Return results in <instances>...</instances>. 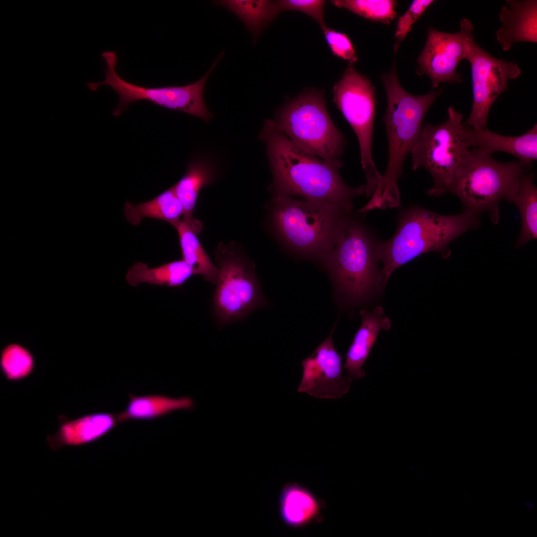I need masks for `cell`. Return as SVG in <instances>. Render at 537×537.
<instances>
[{"instance_id": "cell-1", "label": "cell", "mask_w": 537, "mask_h": 537, "mask_svg": "<svg viewBox=\"0 0 537 537\" xmlns=\"http://www.w3.org/2000/svg\"><path fill=\"white\" fill-rule=\"evenodd\" d=\"M260 139L265 144L273 181V196L297 195L352 211L353 201L366 194L364 184L354 188L339 173L341 164L330 163L301 149L275 125L264 122Z\"/></svg>"}, {"instance_id": "cell-2", "label": "cell", "mask_w": 537, "mask_h": 537, "mask_svg": "<svg viewBox=\"0 0 537 537\" xmlns=\"http://www.w3.org/2000/svg\"><path fill=\"white\" fill-rule=\"evenodd\" d=\"M480 218L464 210L458 214L445 215L418 205L402 209L394 234L386 240L378 239L375 245L385 285L396 268L421 255L436 252L448 258L451 242L479 227Z\"/></svg>"}, {"instance_id": "cell-3", "label": "cell", "mask_w": 537, "mask_h": 537, "mask_svg": "<svg viewBox=\"0 0 537 537\" xmlns=\"http://www.w3.org/2000/svg\"><path fill=\"white\" fill-rule=\"evenodd\" d=\"M387 97L383 117L388 144V160L381 182L373 193L380 209L400 206L398 181L403 174L407 156L419 138L424 117L441 90H431L424 95L406 91L397 78L395 63L381 76Z\"/></svg>"}, {"instance_id": "cell-4", "label": "cell", "mask_w": 537, "mask_h": 537, "mask_svg": "<svg viewBox=\"0 0 537 537\" xmlns=\"http://www.w3.org/2000/svg\"><path fill=\"white\" fill-rule=\"evenodd\" d=\"M377 240L352 215L336 243L319 260L338 296L347 305L362 304L385 286L375 254Z\"/></svg>"}, {"instance_id": "cell-5", "label": "cell", "mask_w": 537, "mask_h": 537, "mask_svg": "<svg viewBox=\"0 0 537 537\" xmlns=\"http://www.w3.org/2000/svg\"><path fill=\"white\" fill-rule=\"evenodd\" d=\"M270 214L274 229L289 248L320 260L335 245L352 211L319 201L272 196Z\"/></svg>"}, {"instance_id": "cell-6", "label": "cell", "mask_w": 537, "mask_h": 537, "mask_svg": "<svg viewBox=\"0 0 537 537\" xmlns=\"http://www.w3.org/2000/svg\"><path fill=\"white\" fill-rule=\"evenodd\" d=\"M527 171L519 161L499 162L482 149L472 147L457 169L448 193L460 199L462 210L480 217L487 212L497 224L500 203L511 202L521 176Z\"/></svg>"}, {"instance_id": "cell-7", "label": "cell", "mask_w": 537, "mask_h": 537, "mask_svg": "<svg viewBox=\"0 0 537 537\" xmlns=\"http://www.w3.org/2000/svg\"><path fill=\"white\" fill-rule=\"evenodd\" d=\"M276 127L296 146L330 163L343 165L347 140L334 124L322 90H305L277 110Z\"/></svg>"}, {"instance_id": "cell-8", "label": "cell", "mask_w": 537, "mask_h": 537, "mask_svg": "<svg viewBox=\"0 0 537 537\" xmlns=\"http://www.w3.org/2000/svg\"><path fill=\"white\" fill-rule=\"evenodd\" d=\"M218 274L212 295L213 315L222 328L267 306L253 262L235 243H220L214 252Z\"/></svg>"}, {"instance_id": "cell-9", "label": "cell", "mask_w": 537, "mask_h": 537, "mask_svg": "<svg viewBox=\"0 0 537 537\" xmlns=\"http://www.w3.org/2000/svg\"><path fill=\"white\" fill-rule=\"evenodd\" d=\"M462 118L461 113L449 107L447 119L438 125L425 124L410 150L412 170L423 168L433 179V186L426 191L429 195L448 192L457 169L471 148Z\"/></svg>"}, {"instance_id": "cell-10", "label": "cell", "mask_w": 537, "mask_h": 537, "mask_svg": "<svg viewBox=\"0 0 537 537\" xmlns=\"http://www.w3.org/2000/svg\"><path fill=\"white\" fill-rule=\"evenodd\" d=\"M223 55L224 53L221 52L206 73L193 83L183 86L148 88L133 84L119 77L115 70L116 53L113 51H104L101 56L105 62V80L97 83L87 82L86 84L93 91L103 85L116 91L119 100L112 110L114 116L120 115L132 102L147 100L160 106L182 111L208 122L212 114L205 104L203 89L208 78Z\"/></svg>"}, {"instance_id": "cell-11", "label": "cell", "mask_w": 537, "mask_h": 537, "mask_svg": "<svg viewBox=\"0 0 537 537\" xmlns=\"http://www.w3.org/2000/svg\"><path fill=\"white\" fill-rule=\"evenodd\" d=\"M333 92L334 102L358 138L360 163L366 179V195L370 197L378 188L382 179L372 156L376 106L375 88L367 78L352 66H348L334 87Z\"/></svg>"}, {"instance_id": "cell-12", "label": "cell", "mask_w": 537, "mask_h": 537, "mask_svg": "<svg viewBox=\"0 0 537 537\" xmlns=\"http://www.w3.org/2000/svg\"><path fill=\"white\" fill-rule=\"evenodd\" d=\"M466 60L471 67L473 103L470 114L464 124L471 128H487L488 115L497 98L508 89L510 80L521 74L513 61L495 58L478 46L472 37Z\"/></svg>"}, {"instance_id": "cell-13", "label": "cell", "mask_w": 537, "mask_h": 537, "mask_svg": "<svg viewBox=\"0 0 537 537\" xmlns=\"http://www.w3.org/2000/svg\"><path fill=\"white\" fill-rule=\"evenodd\" d=\"M473 27L467 18L460 21V30L455 33L438 31L430 27L424 49L417 59V73L427 75L435 89L442 83H461L456 72L460 62L466 59L470 40L474 37Z\"/></svg>"}, {"instance_id": "cell-14", "label": "cell", "mask_w": 537, "mask_h": 537, "mask_svg": "<svg viewBox=\"0 0 537 537\" xmlns=\"http://www.w3.org/2000/svg\"><path fill=\"white\" fill-rule=\"evenodd\" d=\"M331 334L311 356L301 361L302 379L298 392L320 399H338L350 390L353 379L343 375V357L336 350Z\"/></svg>"}, {"instance_id": "cell-15", "label": "cell", "mask_w": 537, "mask_h": 537, "mask_svg": "<svg viewBox=\"0 0 537 537\" xmlns=\"http://www.w3.org/2000/svg\"><path fill=\"white\" fill-rule=\"evenodd\" d=\"M56 432L46 437V442L53 451L65 447H78L101 439L121 424L119 413L98 412L89 413L74 419L65 415L58 417Z\"/></svg>"}, {"instance_id": "cell-16", "label": "cell", "mask_w": 537, "mask_h": 537, "mask_svg": "<svg viewBox=\"0 0 537 537\" xmlns=\"http://www.w3.org/2000/svg\"><path fill=\"white\" fill-rule=\"evenodd\" d=\"M464 125L466 140L470 148L477 147L492 155L503 152L516 156L524 168L529 171L537 159V125L519 136L502 135L485 129Z\"/></svg>"}, {"instance_id": "cell-17", "label": "cell", "mask_w": 537, "mask_h": 537, "mask_svg": "<svg viewBox=\"0 0 537 537\" xmlns=\"http://www.w3.org/2000/svg\"><path fill=\"white\" fill-rule=\"evenodd\" d=\"M499 13L496 40L505 51L517 42H537V1L507 0Z\"/></svg>"}, {"instance_id": "cell-18", "label": "cell", "mask_w": 537, "mask_h": 537, "mask_svg": "<svg viewBox=\"0 0 537 537\" xmlns=\"http://www.w3.org/2000/svg\"><path fill=\"white\" fill-rule=\"evenodd\" d=\"M381 306L375 307L372 311L362 309L359 312L361 324L355 334L346 355L343 366L348 370V375L353 379L365 376L362 367L367 359L380 331L388 330L391 327L390 319L384 316Z\"/></svg>"}, {"instance_id": "cell-19", "label": "cell", "mask_w": 537, "mask_h": 537, "mask_svg": "<svg viewBox=\"0 0 537 537\" xmlns=\"http://www.w3.org/2000/svg\"><path fill=\"white\" fill-rule=\"evenodd\" d=\"M124 410L119 413L121 423L129 421H149L179 410H188L194 402L188 396L173 397L164 394L128 395Z\"/></svg>"}, {"instance_id": "cell-20", "label": "cell", "mask_w": 537, "mask_h": 537, "mask_svg": "<svg viewBox=\"0 0 537 537\" xmlns=\"http://www.w3.org/2000/svg\"><path fill=\"white\" fill-rule=\"evenodd\" d=\"M213 178L214 172L210 165L204 160L196 159L190 162L185 174L173 186L183 206L182 220L189 225L197 235L201 231L202 225L193 217V211L200 190Z\"/></svg>"}, {"instance_id": "cell-21", "label": "cell", "mask_w": 537, "mask_h": 537, "mask_svg": "<svg viewBox=\"0 0 537 537\" xmlns=\"http://www.w3.org/2000/svg\"><path fill=\"white\" fill-rule=\"evenodd\" d=\"M123 209L127 220L132 225H137L144 218H150L166 221L175 228L184 213L173 186L148 201L134 204L127 201Z\"/></svg>"}, {"instance_id": "cell-22", "label": "cell", "mask_w": 537, "mask_h": 537, "mask_svg": "<svg viewBox=\"0 0 537 537\" xmlns=\"http://www.w3.org/2000/svg\"><path fill=\"white\" fill-rule=\"evenodd\" d=\"M193 275L191 268L181 259L154 268L142 262L136 263L128 269L126 279L129 285L134 287L145 283L178 288L181 287Z\"/></svg>"}, {"instance_id": "cell-23", "label": "cell", "mask_w": 537, "mask_h": 537, "mask_svg": "<svg viewBox=\"0 0 537 537\" xmlns=\"http://www.w3.org/2000/svg\"><path fill=\"white\" fill-rule=\"evenodd\" d=\"M533 172H525L521 177L517 192L512 200L518 208L521 228L515 246L520 248L537 237V187Z\"/></svg>"}, {"instance_id": "cell-24", "label": "cell", "mask_w": 537, "mask_h": 537, "mask_svg": "<svg viewBox=\"0 0 537 537\" xmlns=\"http://www.w3.org/2000/svg\"><path fill=\"white\" fill-rule=\"evenodd\" d=\"M214 3L234 13L251 33L255 42L262 30L280 13L276 0H225Z\"/></svg>"}, {"instance_id": "cell-25", "label": "cell", "mask_w": 537, "mask_h": 537, "mask_svg": "<svg viewBox=\"0 0 537 537\" xmlns=\"http://www.w3.org/2000/svg\"><path fill=\"white\" fill-rule=\"evenodd\" d=\"M179 240L182 260L192 270L207 282L215 283L218 268L201 246L191 226L181 220L175 227Z\"/></svg>"}, {"instance_id": "cell-26", "label": "cell", "mask_w": 537, "mask_h": 537, "mask_svg": "<svg viewBox=\"0 0 537 537\" xmlns=\"http://www.w3.org/2000/svg\"><path fill=\"white\" fill-rule=\"evenodd\" d=\"M318 504L310 492L298 485L285 487L280 495V513L283 521L292 526L305 524L317 514Z\"/></svg>"}, {"instance_id": "cell-27", "label": "cell", "mask_w": 537, "mask_h": 537, "mask_svg": "<svg viewBox=\"0 0 537 537\" xmlns=\"http://www.w3.org/2000/svg\"><path fill=\"white\" fill-rule=\"evenodd\" d=\"M36 362L31 352L25 346L11 343L1 351L0 370L8 381L17 382L30 377L34 372Z\"/></svg>"}, {"instance_id": "cell-28", "label": "cell", "mask_w": 537, "mask_h": 537, "mask_svg": "<svg viewBox=\"0 0 537 537\" xmlns=\"http://www.w3.org/2000/svg\"><path fill=\"white\" fill-rule=\"evenodd\" d=\"M331 3L365 18L389 24L396 15L397 2L392 0H335Z\"/></svg>"}, {"instance_id": "cell-29", "label": "cell", "mask_w": 537, "mask_h": 537, "mask_svg": "<svg viewBox=\"0 0 537 537\" xmlns=\"http://www.w3.org/2000/svg\"><path fill=\"white\" fill-rule=\"evenodd\" d=\"M279 10H296L308 14L319 24L323 31L328 27L324 18L325 0H276Z\"/></svg>"}, {"instance_id": "cell-30", "label": "cell", "mask_w": 537, "mask_h": 537, "mask_svg": "<svg viewBox=\"0 0 537 537\" xmlns=\"http://www.w3.org/2000/svg\"><path fill=\"white\" fill-rule=\"evenodd\" d=\"M434 1L432 0H414L406 12L399 17L395 34V38L397 42V44L394 46L395 52L397 51L399 43L411 30L413 24Z\"/></svg>"}, {"instance_id": "cell-31", "label": "cell", "mask_w": 537, "mask_h": 537, "mask_svg": "<svg viewBox=\"0 0 537 537\" xmlns=\"http://www.w3.org/2000/svg\"><path fill=\"white\" fill-rule=\"evenodd\" d=\"M323 32L326 40L334 55L349 61L352 65L358 61L354 46L345 33L329 28Z\"/></svg>"}]
</instances>
